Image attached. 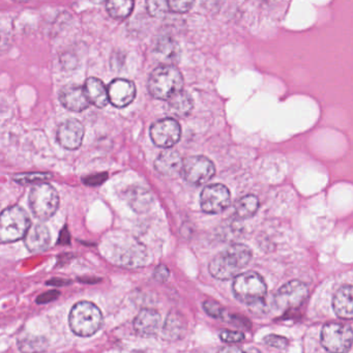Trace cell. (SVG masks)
<instances>
[{
	"label": "cell",
	"mask_w": 353,
	"mask_h": 353,
	"mask_svg": "<svg viewBox=\"0 0 353 353\" xmlns=\"http://www.w3.org/2000/svg\"><path fill=\"white\" fill-rule=\"evenodd\" d=\"M102 252L107 259L121 268H142L148 260L145 247L135 237L125 233L106 235L103 241Z\"/></svg>",
	"instance_id": "1"
},
{
	"label": "cell",
	"mask_w": 353,
	"mask_h": 353,
	"mask_svg": "<svg viewBox=\"0 0 353 353\" xmlns=\"http://www.w3.org/2000/svg\"><path fill=\"white\" fill-rule=\"evenodd\" d=\"M252 258V252L247 245L235 243L221 252L208 266L210 274L221 281L230 280L239 276Z\"/></svg>",
	"instance_id": "2"
},
{
	"label": "cell",
	"mask_w": 353,
	"mask_h": 353,
	"mask_svg": "<svg viewBox=\"0 0 353 353\" xmlns=\"http://www.w3.org/2000/svg\"><path fill=\"white\" fill-rule=\"evenodd\" d=\"M148 88L154 99L170 100L183 90V75L174 65H160L150 74Z\"/></svg>",
	"instance_id": "3"
},
{
	"label": "cell",
	"mask_w": 353,
	"mask_h": 353,
	"mask_svg": "<svg viewBox=\"0 0 353 353\" xmlns=\"http://www.w3.org/2000/svg\"><path fill=\"white\" fill-rule=\"evenodd\" d=\"M69 323L72 332L77 336H94L102 327V312L94 303L80 301L72 307Z\"/></svg>",
	"instance_id": "4"
},
{
	"label": "cell",
	"mask_w": 353,
	"mask_h": 353,
	"mask_svg": "<svg viewBox=\"0 0 353 353\" xmlns=\"http://www.w3.org/2000/svg\"><path fill=\"white\" fill-rule=\"evenodd\" d=\"M30 228V216L21 206H11L1 212V216H0L1 243H15L24 239Z\"/></svg>",
	"instance_id": "5"
},
{
	"label": "cell",
	"mask_w": 353,
	"mask_h": 353,
	"mask_svg": "<svg viewBox=\"0 0 353 353\" xmlns=\"http://www.w3.org/2000/svg\"><path fill=\"white\" fill-rule=\"evenodd\" d=\"M28 200L32 214L40 221L52 218L59 208V193L50 183H37L30 190Z\"/></svg>",
	"instance_id": "6"
},
{
	"label": "cell",
	"mask_w": 353,
	"mask_h": 353,
	"mask_svg": "<svg viewBox=\"0 0 353 353\" xmlns=\"http://www.w3.org/2000/svg\"><path fill=\"white\" fill-rule=\"evenodd\" d=\"M232 289L239 301L253 305L265 296L266 284L257 272H247L235 276Z\"/></svg>",
	"instance_id": "7"
},
{
	"label": "cell",
	"mask_w": 353,
	"mask_h": 353,
	"mask_svg": "<svg viewBox=\"0 0 353 353\" xmlns=\"http://www.w3.org/2000/svg\"><path fill=\"white\" fill-rule=\"evenodd\" d=\"M352 343L353 332L347 324L330 322L322 328L321 344L330 352H346Z\"/></svg>",
	"instance_id": "8"
},
{
	"label": "cell",
	"mask_w": 353,
	"mask_h": 353,
	"mask_svg": "<svg viewBox=\"0 0 353 353\" xmlns=\"http://www.w3.org/2000/svg\"><path fill=\"white\" fill-rule=\"evenodd\" d=\"M214 173L216 167L206 157L193 156L183 160L181 176L191 185H204L214 177Z\"/></svg>",
	"instance_id": "9"
},
{
	"label": "cell",
	"mask_w": 353,
	"mask_h": 353,
	"mask_svg": "<svg viewBox=\"0 0 353 353\" xmlns=\"http://www.w3.org/2000/svg\"><path fill=\"white\" fill-rule=\"evenodd\" d=\"M230 204V192L226 185L212 183L206 185L200 196V205L205 214H220Z\"/></svg>",
	"instance_id": "10"
},
{
	"label": "cell",
	"mask_w": 353,
	"mask_h": 353,
	"mask_svg": "<svg viewBox=\"0 0 353 353\" xmlns=\"http://www.w3.org/2000/svg\"><path fill=\"white\" fill-rule=\"evenodd\" d=\"M150 138L154 145L162 148H171L181 139V129L174 119H164L156 121L150 127Z\"/></svg>",
	"instance_id": "11"
},
{
	"label": "cell",
	"mask_w": 353,
	"mask_h": 353,
	"mask_svg": "<svg viewBox=\"0 0 353 353\" xmlns=\"http://www.w3.org/2000/svg\"><path fill=\"white\" fill-rule=\"evenodd\" d=\"M309 294V289L301 281H291L276 292L274 301L279 309L289 311L301 307Z\"/></svg>",
	"instance_id": "12"
},
{
	"label": "cell",
	"mask_w": 353,
	"mask_h": 353,
	"mask_svg": "<svg viewBox=\"0 0 353 353\" xmlns=\"http://www.w3.org/2000/svg\"><path fill=\"white\" fill-rule=\"evenodd\" d=\"M83 125L77 119H67L57 129V141L65 150H78L83 142Z\"/></svg>",
	"instance_id": "13"
},
{
	"label": "cell",
	"mask_w": 353,
	"mask_h": 353,
	"mask_svg": "<svg viewBox=\"0 0 353 353\" xmlns=\"http://www.w3.org/2000/svg\"><path fill=\"white\" fill-rule=\"evenodd\" d=\"M109 101L117 108L129 106L136 97V86L125 79H115L108 86Z\"/></svg>",
	"instance_id": "14"
},
{
	"label": "cell",
	"mask_w": 353,
	"mask_h": 353,
	"mask_svg": "<svg viewBox=\"0 0 353 353\" xmlns=\"http://www.w3.org/2000/svg\"><path fill=\"white\" fill-rule=\"evenodd\" d=\"M59 101L68 110L81 112L90 107V102L82 86L70 84L61 88L59 92Z\"/></svg>",
	"instance_id": "15"
},
{
	"label": "cell",
	"mask_w": 353,
	"mask_h": 353,
	"mask_svg": "<svg viewBox=\"0 0 353 353\" xmlns=\"http://www.w3.org/2000/svg\"><path fill=\"white\" fill-rule=\"evenodd\" d=\"M161 325V315L152 309H143L136 316L134 330L138 336L150 338L158 334Z\"/></svg>",
	"instance_id": "16"
},
{
	"label": "cell",
	"mask_w": 353,
	"mask_h": 353,
	"mask_svg": "<svg viewBox=\"0 0 353 353\" xmlns=\"http://www.w3.org/2000/svg\"><path fill=\"white\" fill-rule=\"evenodd\" d=\"M183 166V158L176 150H165L154 161V169L157 172L167 177H176L181 175Z\"/></svg>",
	"instance_id": "17"
},
{
	"label": "cell",
	"mask_w": 353,
	"mask_h": 353,
	"mask_svg": "<svg viewBox=\"0 0 353 353\" xmlns=\"http://www.w3.org/2000/svg\"><path fill=\"white\" fill-rule=\"evenodd\" d=\"M26 248L32 253H41L50 247L51 234L47 226L37 224L30 226V230L24 237Z\"/></svg>",
	"instance_id": "18"
},
{
	"label": "cell",
	"mask_w": 353,
	"mask_h": 353,
	"mask_svg": "<svg viewBox=\"0 0 353 353\" xmlns=\"http://www.w3.org/2000/svg\"><path fill=\"white\" fill-rule=\"evenodd\" d=\"M154 55L162 65H175L181 59V47L170 37H162L154 45Z\"/></svg>",
	"instance_id": "19"
},
{
	"label": "cell",
	"mask_w": 353,
	"mask_h": 353,
	"mask_svg": "<svg viewBox=\"0 0 353 353\" xmlns=\"http://www.w3.org/2000/svg\"><path fill=\"white\" fill-rule=\"evenodd\" d=\"M332 307L341 319H353V286L341 287L334 294Z\"/></svg>",
	"instance_id": "20"
},
{
	"label": "cell",
	"mask_w": 353,
	"mask_h": 353,
	"mask_svg": "<svg viewBox=\"0 0 353 353\" xmlns=\"http://www.w3.org/2000/svg\"><path fill=\"white\" fill-rule=\"evenodd\" d=\"M125 199L132 208L138 214H144L150 210L154 198L145 188L141 185H133L125 191Z\"/></svg>",
	"instance_id": "21"
},
{
	"label": "cell",
	"mask_w": 353,
	"mask_h": 353,
	"mask_svg": "<svg viewBox=\"0 0 353 353\" xmlns=\"http://www.w3.org/2000/svg\"><path fill=\"white\" fill-rule=\"evenodd\" d=\"M187 332V320L179 311H171L163 326V336L167 340L175 341L183 338Z\"/></svg>",
	"instance_id": "22"
},
{
	"label": "cell",
	"mask_w": 353,
	"mask_h": 353,
	"mask_svg": "<svg viewBox=\"0 0 353 353\" xmlns=\"http://www.w3.org/2000/svg\"><path fill=\"white\" fill-rule=\"evenodd\" d=\"M83 88L90 104L94 106L98 107V108H104L110 102L108 88H106L101 80L97 79V78H88Z\"/></svg>",
	"instance_id": "23"
},
{
	"label": "cell",
	"mask_w": 353,
	"mask_h": 353,
	"mask_svg": "<svg viewBox=\"0 0 353 353\" xmlns=\"http://www.w3.org/2000/svg\"><path fill=\"white\" fill-rule=\"evenodd\" d=\"M192 109L193 100L189 94L183 90L168 100V111L173 117L185 119L192 112Z\"/></svg>",
	"instance_id": "24"
},
{
	"label": "cell",
	"mask_w": 353,
	"mask_h": 353,
	"mask_svg": "<svg viewBox=\"0 0 353 353\" xmlns=\"http://www.w3.org/2000/svg\"><path fill=\"white\" fill-rule=\"evenodd\" d=\"M258 208H259V201L256 196H245L235 204V216L239 220L251 218L257 212Z\"/></svg>",
	"instance_id": "25"
},
{
	"label": "cell",
	"mask_w": 353,
	"mask_h": 353,
	"mask_svg": "<svg viewBox=\"0 0 353 353\" xmlns=\"http://www.w3.org/2000/svg\"><path fill=\"white\" fill-rule=\"evenodd\" d=\"M134 9V0H108L107 12L114 19L123 20L131 15Z\"/></svg>",
	"instance_id": "26"
},
{
	"label": "cell",
	"mask_w": 353,
	"mask_h": 353,
	"mask_svg": "<svg viewBox=\"0 0 353 353\" xmlns=\"http://www.w3.org/2000/svg\"><path fill=\"white\" fill-rule=\"evenodd\" d=\"M52 174L48 172H30V173H19L14 176V181L20 185H30L34 183H42V181L50 179Z\"/></svg>",
	"instance_id": "27"
},
{
	"label": "cell",
	"mask_w": 353,
	"mask_h": 353,
	"mask_svg": "<svg viewBox=\"0 0 353 353\" xmlns=\"http://www.w3.org/2000/svg\"><path fill=\"white\" fill-rule=\"evenodd\" d=\"M146 10L154 18L164 17L170 11L167 0H146Z\"/></svg>",
	"instance_id": "28"
},
{
	"label": "cell",
	"mask_w": 353,
	"mask_h": 353,
	"mask_svg": "<svg viewBox=\"0 0 353 353\" xmlns=\"http://www.w3.org/2000/svg\"><path fill=\"white\" fill-rule=\"evenodd\" d=\"M171 12L183 14L189 12L195 3V0H167Z\"/></svg>",
	"instance_id": "29"
},
{
	"label": "cell",
	"mask_w": 353,
	"mask_h": 353,
	"mask_svg": "<svg viewBox=\"0 0 353 353\" xmlns=\"http://www.w3.org/2000/svg\"><path fill=\"white\" fill-rule=\"evenodd\" d=\"M203 309L205 310L208 315L214 318H223L224 316V310L216 301H206L203 303Z\"/></svg>",
	"instance_id": "30"
},
{
	"label": "cell",
	"mask_w": 353,
	"mask_h": 353,
	"mask_svg": "<svg viewBox=\"0 0 353 353\" xmlns=\"http://www.w3.org/2000/svg\"><path fill=\"white\" fill-rule=\"evenodd\" d=\"M220 336L226 343H239L245 339L243 332H232V330H224L221 332Z\"/></svg>",
	"instance_id": "31"
},
{
	"label": "cell",
	"mask_w": 353,
	"mask_h": 353,
	"mask_svg": "<svg viewBox=\"0 0 353 353\" xmlns=\"http://www.w3.org/2000/svg\"><path fill=\"white\" fill-rule=\"evenodd\" d=\"M264 342L270 346L276 347V348L283 349L286 348L288 341L283 336H268L264 339Z\"/></svg>",
	"instance_id": "32"
},
{
	"label": "cell",
	"mask_w": 353,
	"mask_h": 353,
	"mask_svg": "<svg viewBox=\"0 0 353 353\" xmlns=\"http://www.w3.org/2000/svg\"><path fill=\"white\" fill-rule=\"evenodd\" d=\"M169 274H170V272L165 265L158 266L154 270V278H156V280L161 281V282L168 280Z\"/></svg>",
	"instance_id": "33"
},
{
	"label": "cell",
	"mask_w": 353,
	"mask_h": 353,
	"mask_svg": "<svg viewBox=\"0 0 353 353\" xmlns=\"http://www.w3.org/2000/svg\"><path fill=\"white\" fill-rule=\"evenodd\" d=\"M59 292L57 291H48V292L41 294L37 299L38 303H48L49 301H55L59 297Z\"/></svg>",
	"instance_id": "34"
},
{
	"label": "cell",
	"mask_w": 353,
	"mask_h": 353,
	"mask_svg": "<svg viewBox=\"0 0 353 353\" xmlns=\"http://www.w3.org/2000/svg\"><path fill=\"white\" fill-rule=\"evenodd\" d=\"M90 1H92L94 3H102L106 1V0H90Z\"/></svg>",
	"instance_id": "35"
},
{
	"label": "cell",
	"mask_w": 353,
	"mask_h": 353,
	"mask_svg": "<svg viewBox=\"0 0 353 353\" xmlns=\"http://www.w3.org/2000/svg\"><path fill=\"white\" fill-rule=\"evenodd\" d=\"M15 1H17V3H28L30 0H15Z\"/></svg>",
	"instance_id": "36"
}]
</instances>
